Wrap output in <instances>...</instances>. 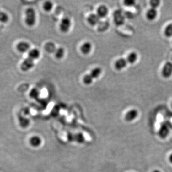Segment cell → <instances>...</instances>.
<instances>
[{
    "label": "cell",
    "mask_w": 172,
    "mask_h": 172,
    "mask_svg": "<svg viewBox=\"0 0 172 172\" xmlns=\"http://www.w3.org/2000/svg\"><path fill=\"white\" fill-rule=\"evenodd\" d=\"M36 14L35 10L33 8H27L25 12V22L28 26H33L35 24Z\"/></svg>",
    "instance_id": "obj_1"
},
{
    "label": "cell",
    "mask_w": 172,
    "mask_h": 172,
    "mask_svg": "<svg viewBox=\"0 0 172 172\" xmlns=\"http://www.w3.org/2000/svg\"><path fill=\"white\" fill-rule=\"evenodd\" d=\"M71 26V21L70 18L65 17L61 19L59 24V29L63 33H67L70 30Z\"/></svg>",
    "instance_id": "obj_2"
},
{
    "label": "cell",
    "mask_w": 172,
    "mask_h": 172,
    "mask_svg": "<svg viewBox=\"0 0 172 172\" xmlns=\"http://www.w3.org/2000/svg\"><path fill=\"white\" fill-rule=\"evenodd\" d=\"M34 66V60L27 57L21 64V69L24 72H26L33 68Z\"/></svg>",
    "instance_id": "obj_3"
},
{
    "label": "cell",
    "mask_w": 172,
    "mask_h": 172,
    "mask_svg": "<svg viewBox=\"0 0 172 172\" xmlns=\"http://www.w3.org/2000/svg\"><path fill=\"white\" fill-rule=\"evenodd\" d=\"M162 75L165 78H169L172 76V63L171 62H167L165 63L162 70Z\"/></svg>",
    "instance_id": "obj_4"
},
{
    "label": "cell",
    "mask_w": 172,
    "mask_h": 172,
    "mask_svg": "<svg viewBox=\"0 0 172 172\" xmlns=\"http://www.w3.org/2000/svg\"><path fill=\"white\" fill-rule=\"evenodd\" d=\"M128 62L125 58H120L116 60L114 63V67L116 70L121 71L127 67Z\"/></svg>",
    "instance_id": "obj_5"
},
{
    "label": "cell",
    "mask_w": 172,
    "mask_h": 172,
    "mask_svg": "<svg viewBox=\"0 0 172 172\" xmlns=\"http://www.w3.org/2000/svg\"><path fill=\"white\" fill-rule=\"evenodd\" d=\"M100 18L96 13H91L87 17L88 23L91 26H95L99 24Z\"/></svg>",
    "instance_id": "obj_6"
},
{
    "label": "cell",
    "mask_w": 172,
    "mask_h": 172,
    "mask_svg": "<svg viewBox=\"0 0 172 172\" xmlns=\"http://www.w3.org/2000/svg\"><path fill=\"white\" fill-rule=\"evenodd\" d=\"M109 13L108 8L105 5H101L99 6L97 9L96 14L98 15L99 17L101 18H104L107 16Z\"/></svg>",
    "instance_id": "obj_7"
},
{
    "label": "cell",
    "mask_w": 172,
    "mask_h": 172,
    "mask_svg": "<svg viewBox=\"0 0 172 172\" xmlns=\"http://www.w3.org/2000/svg\"><path fill=\"white\" fill-rule=\"evenodd\" d=\"M16 48L17 50L20 53H24L29 52L30 50V46L27 42H21L17 44Z\"/></svg>",
    "instance_id": "obj_8"
},
{
    "label": "cell",
    "mask_w": 172,
    "mask_h": 172,
    "mask_svg": "<svg viewBox=\"0 0 172 172\" xmlns=\"http://www.w3.org/2000/svg\"><path fill=\"white\" fill-rule=\"evenodd\" d=\"M138 112L136 110L132 109L127 112L125 116V119L127 121H131L137 118Z\"/></svg>",
    "instance_id": "obj_9"
},
{
    "label": "cell",
    "mask_w": 172,
    "mask_h": 172,
    "mask_svg": "<svg viewBox=\"0 0 172 172\" xmlns=\"http://www.w3.org/2000/svg\"><path fill=\"white\" fill-rule=\"evenodd\" d=\"M169 132V127L166 123L162 124L159 131V135L162 138H165Z\"/></svg>",
    "instance_id": "obj_10"
},
{
    "label": "cell",
    "mask_w": 172,
    "mask_h": 172,
    "mask_svg": "<svg viewBox=\"0 0 172 172\" xmlns=\"http://www.w3.org/2000/svg\"><path fill=\"white\" fill-rule=\"evenodd\" d=\"M92 46L89 42L83 43L80 47V51L84 55H88L92 50Z\"/></svg>",
    "instance_id": "obj_11"
},
{
    "label": "cell",
    "mask_w": 172,
    "mask_h": 172,
    "mask_svg": "<svg viewBox=\"0 0 172 172\" xmlns=\"http://www.w3.org/2000/svg\"><path fill=\"white\" fill-rule=\"evenodd\" d=\"M40 51L37 48L30 49L28 52V57L32 60H35L38 59L40 57Z\"/></svg>",
    "instance_id": "obj_12"
},
{
    "label": "cell",
    "mask_w": 172,
    "mask_h": 172,
    "mask_svg": "<svg viewBox=\"0 0 172 172\" xmlns=\"http://www.w3.org/2000/svg\"><path fill=\"white\" fill-rule=\"evenodd\" d=\"M157 11L156 9L151 8L146 13V17L150 21H153L157 17Z\"/></svg>",
    "instance_id": "obj_13"
},
{
    "label": "cell",
    "mask_w": 172,
    "mask_h": 172,
    "mask_svg": "<svg viewBox=\"0 0 172 172\" xmlns=\"http://www.w3.org/2000/svg\"><path fill=\"white\" fill-rule=\"evenodd\" d=\"M102 73V69L100 67H96L93 68L90 72V75L93 79L99 78Z\"/></svg>",
    "instance_id": "obj_14"
},
{
    "label": "cell",
    "mask_w": 172,
    "mask_h": 172,
    "mask_svg": "<svg viewBox=\"0 0 172 172\" xmlns=\"http://www.w3.org/2000/svg\"><path fill=\"white\" fill-rule=\"evenodd\" d=\"M137 59H138V55H137V53L135 52H132L128 55L126 60H127L128 63L133 64L136 62Z\"/></svg>",
    "instance_id": "obj_15"
},
{
    "label": "cell",
    "mask_w": 172,
    "mask_h": 172,
    "mask_svg": "<svg viewBox=\"0 0 172 172\" xmlns=\"http://www.w3.org/2000/svg\"><path fill=\"white\" fill-rule=\"evenodd\" d=\"M29 142L32 146L35 147H38L41 143V140L38 136H33L30 138Z\"/></svg>",
    "instance_id": "obj_16"
},
{
    "label": "cell",
    "mask_w": 172,
    "mask_h": 172,
    "mask_svg": "<svg viewBox=\"0 0 172 172\" xmlns=\"http://www.w3.org/2000/svg\"><path fill=\"white\" fill-rule=\"evenodd\" d=\"M56 58L57 59H61L65 56V49L62 47H59L56 50L55 54Z\"/></svg>",
    "instance_id": "obj_17"
},
{
    "label": "cell",
    "mask_w": 172,
    "mask_h": 172,
    "mask_svg": "<svg viewBox=\"0 0 172 172\" xmlns=\"http://www.w3.org/2000/svg\"><path fill=\"white\" fill-rule=\"evenodd\" d=\"M93 79L90 74H86L83 77V82L85 85H89L92 84Z\"/></svg>",
    "instance_id": "obj_18"
},
{
    "label": "cell",
    "mask_w": 172,
    "mask_h": 172,
    "mask_svg": "<svg viewBox=\"0 0 172 172\" xmlns=\"http://www.w3.org/2000/svg\"><path fill=\"white\" fill-rule=\"evenodd\" d=\"M43 9L45 11L47 12L51 11L53 8V3L52 2L49 1L45 2L43 4Z\"/></svg>",
    "instance_id": "obj_19"
},
{
    "label": "cell",
    "mask_w": 172,
    "mask_h": 172,
    "mask_svg": "<svg viewBox=\"0 0 172 172\" xmlns=\"http://www.w3.org/2000/svg\"><path fill=\"white\" fill-rule=\"evenodd\" d=\"M9 15L3 11H0V22L6 23L9 21Z\"/></svg>",
    "instance_id": "obj_20"
},
{
    "label": "cell",
    "mask_w": 172,
    "mask_h": 172,
    "mask_svg": "<svg viewBox=\"0 0 172 172\" xmlns=\"http://www.w3.org/2000/svg\"><path fill=\"white\" fill-rule=\"evenodd\" d=\"M164 34L166 37H171L172 36V23L168 24L164 30Z\"/></svg>",
    "instance_id": "obj_21"
},
{
    "label": "cell",
    "mask_w": 172,
    "mask_h": 172,
    "mask_svg": "<svg viewBox=\"0 0 172 172\" xmlns=\"http://www.w3.org/2000/svg\"><path fill=\"white\" fill-rule=\"evenodd\" d=\"M118 13L119 15H117V16H115V20H117L119 18V19L116 21V23L118 25H121L124 22V18L120 12L119 11Z\"/></svg>",
    "instance_id": "obj_22"
},
{
    "label": "cell",
    "mask_w": 172,
    "mask_h": 172,
    "mask_svg": "<svg viewBox=\"0 0 172 172\" xmlns=\"http://www.w3.org/2000/svg\"><path fill=\"white\" fill-rule=\"evenodd\" d=\"M150 4L151 8L156 9L160 5V1L159 0H151L150 1Z\"/></svg>",
    "instance_id": "obj_23"
},
{
    "label": "cell",
    "mask_w": 172,
    "mask_h": 172,
    "mask_svg": "<svg viewBox=\"0 0 172 172\" xmlns=\"http://www.w3.org/2000/svg\"><path fill=\"white\" fill-rule=\"evenodd\" d=\"M123 3L125 6L127 7H131L135 4V1L133 0H125L123 2Z\"/></svg>",
    "instance_id": "obj_24"
},
{
    "label": "cell",
    "mask_w": 172,
    "mask_h": 172,
    "mask_svg": "<svg viewBox=\"0 0 172 172\" xmlns=\"http://www.w3.org/2000/svg\"><path fill=\"white\" fill-rule=\"evenodd\" d=\"M39 95V91L36 89H33L30 91V96L32 98H35Z\"/></svg>",
    "instance_id": "obj_25"
},
{
    "label": "cell",
    "mask_w": 172,
    "mask_h": 172,
    "mask_svg": "<svg viewBox=\"0 0 172 172\" xmlns=\"http://www.w3.org/2000/svg\"><path fill=\"white\" fill-rule=\"evenodd\" d=\"M29 121L26 119H21L20 120V124L22 127H25L28 125Z\"/></svg>",
    "instance_id": "obj_26"
},
{
    "label": "cell",
    "mask_w": 172,
    "mask_h": 172,
    "mask_svg": "<svg viewBox=\"0 0 172 172\" xmlns=\"http://www.w3.org/2000/svg\"><path fill=\"white\" fill-rule=\"evenodd\" d=\"M169 161L172 164V153L170 155V157H169Z\"/></svg>",
    "instance_id": "obj_27"
},
{
    "label": "cell",
    "mask_w": 172,
    "mask_h": 172,
    "mask_svg": "<svg viewBox=\"0 0 172 172\" xmlns=\"http://www.w3.org/2000/svg\"><path fill=\"white\" fill-rule=\"evenodd\" d=\"M153 172H161L160 171H159L158 170H155L154 171H153Z\"/></svg>",
    "instance_id": "obj_28"
}]
</instances>
